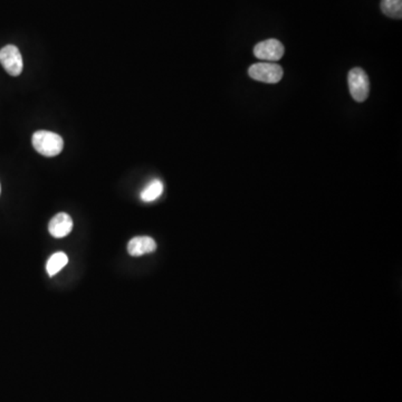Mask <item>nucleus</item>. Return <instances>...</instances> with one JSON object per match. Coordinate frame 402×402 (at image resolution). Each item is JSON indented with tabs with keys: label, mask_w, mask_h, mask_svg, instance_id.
Here are the masks:
<instances>
[{
	"label": "nucleus",
	"mask_w": 402,
	"mask_h": 402,
	"mask_svg": "<svg viewBox=\"0 0 402 402\" xmlns=\"http://www.w3.org/2000/svg\"><path fill=\"white\" fill-rule=\"evenodd\" d=\"M33 147L42 156H56L63 150L64 141L58 133L37 131L33 135Z\"/></svg>",
	"instance_id": "obj_1"
},
{
	"label": "nucleus",
	"mask_w": 402,
	"mask_h": 402,
	"mask_svg": "<svg viewBox=\"0 0 402 402\" xmlns=\"http://www.w3.org/2000/svg\"><path fill=\"white\" fill-rule=\"evenodd\" d=\"M348 88L357 102H364L370 92L369 78L362 69H353L348 72Z\"/></svg>",
	"instance_id": "obj_2"
},
{
	"label": "nucleus",
	"mask_w": 402,
	"mask_h": 402,
	"mask_svg": "<svg viewBox=\"0 0 402 402\" xmlns=\"http://www.w3.org/2000/svg\"><path fill=\"white\" fill-rule=\"evenodd\" d=\"M248 74L255 81L275 84L282 80L284 72L279 64L263 62V63L254 64L249 67Z\"/></svg>",
	"instance_id": "obj_3"
},
{
	"label": "nucleus",
	"mask_w": 402,
	"mask_h": 402,
	"mask_svg": "<svg viewBox=\"0 0 402 402\" xmlns=\"http://www.w3.org/2000/svg\"><path fill=\"white\" fill-rule=\"evenodd\" d=\"M0 64L10 75L19 76L23 72V58L15 45H7L0 49Z\"/></svg>",
	"instance_id": "obj_4"
},
{
	"label": "nucleus",
	"mask_w": 402,
	"mask_h": 402,
	"mask_svg": "<svg viewBox=\"0 0 402 402\" xmlns=\"http://www.w3.org/2000/svg\"><path fill=\"white\" fill-rule=\"evenodd\" d=\"M254 55L261 60L277 62L284 56V46L277 39H268L254 47Z\"/></svg>",
	"instance_id": "obj_5"
},
{
	"label": "nucleus",
	"mask_w": 402,
	"mask_h": 402,
	"mask_svg": "<svg viewBox=\"0 0 402 402\" xmlns=\"http://www.w3.org/2000/svg\"><path fill=\"white\" fill-rule=\"evenodd\" d=\"M73 220L69 215L65 213H60L55 215L49 222L48 230L49 234L55 238L67 237V235L72 231Z\"/></svg>",
	"instance_id": "obj_6"
},
{
	"label": "nucleus",
	"mask_w": 402,
	"mask_h": 402,
	"mask_svg": "<svg viewBox=\"0 0 402 402\" xmlns=\"http://www.w3.org/2000/svg\"><path fill=\"white\" fill-rule=\"evenodd\" d=\"M156 249V240L149 236H139V237L132 238L128 244V252L133 257L150 254Z\"/></svg>",
	"instance_id": "obj_7"
},
{
	"label": "nucleus",
	"mask_w": 402,
	"mask_h": 402,
	"mask_svg": "<svg viewBox=\"0 0 402 402\" xmlns=\"http://www.w3.org/2000/svg\"><path fill=\"white\" fill-rule=\"evenodd\" d=\"M69 263V257L67 254L63 252H55L54 255H51L48 259L47 264H46V270H47L49 276H54L60 270H63Z\"/></svg>",
	"instance_id": "obj_8"
},
{
	"label": "nucleus",
	"mask_w": 402,
	"mask_h": 402,
	"mask_svg": "<svg viewBox=\"0 0 402 402\" xmlns=\"http://www.w3.org/2000/svg\"><path fill=\"white\" fill-rule=\"evenodd\" d=\"M163 183L159 179H154L147 183L145 188L141 191V199L144 202H152L163 195Z\"/></svg>",
	"instance_id": "obj_9"
},
{
	"label": "nucleus",
	"mask_w": 402,
	"mask_h": 402,
	"mask_svg": "<svg viewBox=\"0 0 402 402\" xmlns=\"http://www.w3.org/2000/svg\"><path fill=\"white\" fill-rule=\"evenodd\" d=\"M381 10L388 17L401 19L402 0H381Z\"/></svg>",
	"instance_id": "obj_10"
},
{
	"label": "nucleus",
	"mask_w": 402,
	"mask_h": 402,
	"mask_svg": "<svg viewBox=\"0 0 402 402\" xmlns=\"http://www.w3.org/2000/svg\"><path fill=\"white\" fill-rule=\"evenodd\" d=\"M0 190H1V189H0Z\"/></svg>",
	"instance_id": "obj_11"
}]
</instances>
